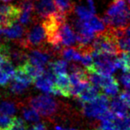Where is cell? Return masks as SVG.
I'll return each instance as SVG.
<instances>
[{"instance_id":"9c48e42d","label":"cell","mask_w":130,"mask_h":130,"mask_svg":"<svg viewBox=\"0 0 130 130\" xmlns=\"http://www.w3.org/2000/svg\"><path fill=\"white\" fill-rule=\"evenodd\" d=\"M128 108L129 105L123 101L119 96H114L109 102V110L119 118L128 116Z\"/></svg>"},{"instance_id":"7a4b0ae2","label":"cell","mask_w":130,"mask_h":130,"mask_svg":"<svg viewBox=\"0 0 130 130\" xmlns=\"http://www.w3.org/2000/svg\"><path fill=\"white\" fill-rule=\"evenodd\" d=\"M32 109L44 117H52L59 111V105L55 99L49 95H39L30 100Z\"/></svg>"},{"instance_id":"ac0fdd59","label":"cell","mask_w":130,"mask_h":130,"mask_svg":"<svg viewBox=\"0 0 130 130\" xmlns=\"http://www.w3.org/2000/svg\"><path fill=\"white\" fill-rule=\"evenodd\" d=\"M36 86L37 88H39L40 90H41L44 92H47V93H52L53 92V87L54 83L48 80L46 77H44L43 75L40 77H37L36 79L34 81Z\"/></svg>"},{"instance_id":"8992f818","label":"cell","mask_w":130,"mask_h":130,"mask_svg":"<svg viewBox=\"0 0 130 130\" xmlns=\"http://www.w3.org/2000/svg\"><path fill=\"white\" fill-rule=\"evenodd\" d=\"M70 88L71 83L69 80V77L67 73L57 75L55 82L54 83L53 92L54 95H60L65 97H70Z\"/></svg>"},{"instance_id":"e0dca14e","label":"cell","mask_w":130,"mask_h":130,"mask_svg":"<svg viewBox=\"0 0 130 130\" xmlns=\"http://www.w3.org/2000/svg\"><path fill=\"white\" fill-rule=\"evenodd\" d=\"M59 55L62 56L64 60L67 61H80L81 60V54L78 52L77 50L75 47L71 48V47H64L63 50H61Z\"/></svg>"},{"instance_id":"7402d4cb","label":"cell","mask_w":130,"mask_h":130,"mask_svg":"<svg viewBox=\"0 0 130 130\" xmlns=\"http://www.w3.org/2000/svg\"><path fill=\"white\" fill-rule=\"evenodd\" d=\"M22 115L26 121L36 123L40 120V115L32 108H25L22 111Z\"/></svg>"},{"instance_id":"ffe728a7","label":"cell","mask_w":130,"mask_h":130,"mask_svg":"<svg viewBox=\"0 0 130 130\" xmlns=\"http://www.w3.org/2000/svg\"><path fill=\"white\" fill-rule=\"evenodd\" d=\"M16 112L15 105L9 101H3L0 104V114L12 116Z\"/></svg>"},{"instance_id":"277c9868","label":"cell","mask_w":130,"mask_h":130,"mask_svg":"<svg viewBox=\"0 0 130 130\" xmlns=\"http://www.w3.org/2000/svg\"><path fill=\"white\" fill-rule=\"evenodd\" d=\"M22 10L19 6L0 4V29L3 30L12 26L18 21Z\"/></svg>"},{"instance_id":"836d02e7","label":"cell","mask_w":130,"mask_h":130,"mask_svg":"<svg viewBox=\"0 0 130 130\" xmlns=\"http://www.w3.org/2000/svg\"><path fill=\"white\" fill-rule=\"evenodd\" d=\"M1 35H2V30L0 29V36H1Z\"/></svg>"},{"instance_id":"44dd1931","label":"cell","mask_w":130,"mask_h":130,"mask_svg":"<svg viewBox=\"0 0 130 130\" xmlns=\"http://www.w3.org/2000/svg\"><path fill=\"white\" fill-rule=\"evenodd\" d=\"M116 119H117V116L116 115L112 119H102L100 125V129L101 130H119Z\"/></svg>"},{"instance_id":"4316f807","label":"cell","mask_w":130,"mask_h":130,"mask_svg":"<svg viewBox=\"0 0 130 130\" xmlns=\"http://www.w3.org/2000/svg\"><path fill=\"white\" fill-rule=\"evenodd\" d=\"M34 0H20L19 8H21L22 12H32L34 11Z\"/></svg>"},{"instance_id":"8fae6325","label":"cell","mask_w":130,"mask_h":130,"mask_svg":"<svg viewBox=\"0 0 130 130\" xmlns=\"http://www.w3.org/2000/svg\"><path fill=\"white\" fill-rule=\"evenodd\" d=\"M99 95V88L95 87L91 83L88 84V86L85 87L83 91L78 95L77 98L79 99L80 103H89L93 101L95 98Z\"/></svg>"},{"instance_id":"cb8c5ba5","label":"cell","mask_w":130,"mask_h":130,"mask_svg":"<svg viewBox=\"0 0 130 130\" xmlns=\"http://www.w3.org/2000/svg\"><path fill=\"white\" fill-rule=\"evenodd\" d=\"M102 89H103L105 95H106L108 97H114L119 92V83L117 80H115L112 83H110Z\"/></svg>"},{"instance_id":"3957f363","label":"cell","mask_w":130,"mask_h":130,"mask_svg":"<svg viewBox=\"0 0 130 130\" xmlns=\"http://www.w3.org/2000/svg\"><path fill=\"white\" fill-rule=\"evenodd\" d=\"M45 40V32L42 25L36 24L19 40V44L21 47L26 49L38 48V50H43Z\"/></svg>"},{"instance_id":"f546056e","label":"cell","mask_w":130,"mask_h":130,"mask_svg":"<svg viewBox=\"0 0 130 130\" xmlns=\"http://www.w3.org/2000/svg\"><path fill=\"white\" fill-rule=\"evenodd\" d=\"M11 79L8 75H7L3 70L0 69V85L1 86H5L9 82V80Z\"/></svg>"},{"instance_id":"4fadbf2b","label":"cell","mask_w":130,"mask_h":130,"mask_svg":"<svg viewBox=\"0 0 130 130\" xmlns=\"http://www.w3.org/2000/svg\"><path fill=\"white\" fill-rule=\"evenodd\" d=\"M84 24L89 30H91L92 32H94L95 35L105 30V26L102 22V20H101L97 17H95V15L92 16L90 19L84 21Z\"/></svg>"},{"instance_id":"e575fe53","label":"cell","mask_w":130,"mask_h":130,"mask_svg":"<svg viewBox=\"0 0 130 130\" xmlns=\"http://www.w3.org/2000/svg\"><path fill=\"white\" fill-rule=\"evenodd\" d=\"M0 130H3V129H1V128H0Z\"/></svg>"},{"instance_id":"30bf717a","label":"cell","mask_w":130,"mask_h":130,"mask_svg":"<svg viewBox=\"0 0 130 130\" xmlns=\"http://www.w3.org/2000/svg\"><path fill=\"white\" fill-rule=\"evenodd\" d=\"M2 33L5 36L6 38L10 40H18L22 38L25 34V29L20 23H13L7 28L2 30Z\"/></svg>"},{"instance_id":"83f0119b","label":"cell","mask_w":130,"mask_h":130,"mask_svg":"<svg viewBox=\"0 0 130 130\" xmlns=\"http://www.w3.org/2000/svg\"><path fill=\"white\" fill-rule=\"evenodd\" d=\"M12 118L8 115H0V128L3 130H7L9 126L12 124Z\"/></svg>"},{"instance_id":"d6986e66","label":"cell","mask_w":130,"mask_h":130,"mask_svg":"<svg viewBox=\"0 0 130 130\" xmlns=\"http://www.w3.org/2000/svg\"><path fill=\"white\" fill-rule=\"evenodd\" d=\"M48 65L51 68V69L56 75L67 73L68 63L66 62V60H56L54 62L49 63Z\"/></svg>"},{"instance_id":"52a82bcc","label":"cell","mask_w":130,"mask_h":130,"mask_svg":"<svg viewBox=\"0 0 130 130\" xmlns=\"http://www.w3.org/2000/svg\"><path fill=\"white\" fill-rule=\"evenodd\" d=\"M59 39L63 47H71L76 44V36L67 21L61 24L59 27Z\"/></svg>"},{"instance_id":"6da1fadb","label":"cell","mask_w":130,"mask_h":130,"mask_svg":"<svg viewBox=\"0 0 130 130\" xmlns=\"http://www.w3.org/2000/svg\"><path fill=\"white\" fill-rule=\"evenodd\" d=\"M84 115L89 118L98 119H112L115 115L109 110V100L105 94H99L93 101L82 103Z\"/></svg>"},{"instance_id":"5bb4252c","label":"cell","mask_w":130,"mask_h":130,"mask_svg":"<svg viewBox=\"0 0 130 130\" xmlns=\"http://www.w3.org/2000/svg\"><path fill=\"white\" fill-rule=\"evenodd\" d=\"M22 67L24 69H25V71L26 72V73L32 78L33 83H34V81H35V79H36L37 77L41 76L44 73V70L43 67L32 64V63H29L28 61L24 64H22Z\"/></svg>"},{"instance_id":"4dcf8cb0","label":"cell","mask_w":130,"mask_h":130,"mask_svg":"<svg viewBox=\"0 0 130 130\" xmlns=\"http://www.w3.org/2000/svg\"><path fill=\"white\" fill-rule=\"evenodd\" d=\"M123 101H124L128 105H130V96H129V91L128 89H125V90L123 91L120 95H119Z\"/></svg>"},{"instance_id":"9a60e30c","label":"cell","mask_w":130,"mask_h":130,"mask_svg":"<svg viewBox=\"0 0 130 130\" xmlns=\"http://www.w3.org/2000/svg\"><path fill=\"white\" fill-rule=\"evenodd\" d=\"M120 55L115 59V64L116 68H120L124 73H129V52H122Z\"/></svg>"},{"instance_id":"5b68a950","label":"cell","mask_w":130,"mask_h":130,"mask_svg":"<svg viewBox=\"0 0 130 130\" xmlns=\"http://www.w3.org/2000/svg\"><path fill=\"white\" fill-rule=\"evenodd\" d=\"M34 10H36L37 15L42 19L58 13L54 0H39L34 4Z\"/></svg>"},{"instance_id":"ba28073f","label":"cell","mask_w":130,"mask_h":130,"mask_svg":"<svg viewBox=\"0 0 130 130\" xmlns=\"http://www.w3.org/2000/svg\"><path fill=\"white\" fill-rule=\"evenodd\" d=\"M27 59L30 63L44 67L50 63V54L49 51H44L42 50H32L27 54Z\"/></svg>"},{"instance_id":"f1b7e54d","label":"cell","mask_w":130,"mask_h":130,"mask_svg":"<svg viewBox=\"0 0 130 130\" xmlns=\"http://www.w3.org/2000/svg\"><path fill=\"white\" fill-rule=\"evenodd\" d=\"M120 82L121 83L124 85L126 89L129 88L130 86V77H129V73H124L120 77Z\"/></svg>"},{"instance_id":"d4e9b609","label":"cell","mask_w":130,"mask_h":130,"mask_svg":"<svg viewBox=\"0 0 130 130\" xmlns=\"http://www.w3.org/2000/svg\"><path fill=\"white\" fill-rule=\"evenodd\" d=\"M7 130H27L24 120L18 117H13L12 124Z\"/></svg>"},{"instance_id":"2e32d148","label":"cell","mask_w":130,"mask_h":130,"mask_svg":"<svg viewBox=\"0 0 130 130\" xmlns=\"http://www.w3.org/2000/svg\"><path fill=\"white\" fill-rule=\"evenodd\" d=\"M13 78H14V80L18 81L20 83H22L24 84L27 85V86H29V85L33 83L32 78L26 73V72L23 68L22 65H19V66L17 67V68H15Z\"/></svg>"},{"instance_id":"1f68e13d","label":"cell","mask_w":130,"mask_h":130,"mask_svg":"<svg viewBox=\"0 0 130 130\" xmlns=\"http://www.w3.org/2000/svg\"><path fill=\"white\" fill-rule=\"evenodd\" d=\"M87 3H88V8H89V10H90V12H91L93 14H95V9L93 0H87Z\"/></svg>"},{"instance_id":"7c38bea8","label":"cell","mask_w":130,"mask_h":130,"mask_svg":"<svg viewBox=\"0 0 130 130\" xmlns=\"http://www.w3.org/2000/svg\"><path fill=\"white\" fill-rule=\"evenodd\" d=\"M58 12L67 17L74 11L75 5L72 0H54Z\"/></svg>"},{"instance_id":"603a6c76","label":"cell","mask_w":130,"mask_h":130,"mask_svg":"<svg viewBox=\"0 0 130 130\" xmlns=\"http://www.w3.org/2000/svg\"><path fill=\"white\" fill-rule=\"evenodd\" d=\"M74 10L77 14L78 18H80V20H83V21H87V20L90 19L92 16H94L93 13L90 12V10L87 9V8H85L83 6L75 7Z\"/></svg>"},{"instance_id":"d6a6232c","label":"cell","mask_w":130,"mask_h":130,"mask_svg":"<svg viewBox=\"0 0 130 130\" xmlns=\"http://www.w3.org/2000/svg\"><path fill=\"white\" fill-rule=\"evenodd\" d=\"M33 130H46V128L42 124H37L33 127Z\"/></svg>"},{"instance_id":"484cf974","label":"cell","mask_w":130,"mask_h":130,"mask_svg":"<svg viewBox=\"0 0 130 130\" xmlns=\"http://www.w3.org/2000/svg\"><path fill=\"white\" fill-rule=\"evenodd\" d=\"M27 85L24 84L22 83H20L18 81L14 80L10 85V90L15 94H22L27 88Z\"/></svg>"}]
</instances>
